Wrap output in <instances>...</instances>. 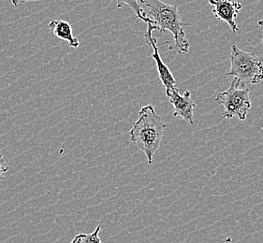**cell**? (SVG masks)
Segmentation results:
<instances>
[{"label": "cell", "mask_w": 263, "mask_h": 243, "mask_svg": "<svg viewBox=\"0 0 263 243\" xmlns=\"http://www.w3.org/2000/svg\"><path fill=\"white\" fill-rule=\"evenodd\" d=\"M143 15L152 20L158 31H170L174 37V43L170 50H175L180 54L187 53L190 44L185 37L183 27H190L189 23L181 21L178 6L171 5L161 0H142Z\"/></svg>", "instance_id": "cell-1"}, {"label": "cell", "mask_w": 263, "mask_h": 243, "mask_svg": "<svg viewBox=\"0 0 263 243\" xmlns=\"http://www.w3.org/2000/svg\"><path fill=\"white\" fill-rule=\"evenodd\" d=\"M167 125L156 113L152 105L142 107L139 111V119L129 131L130 139L147 157L152 164L153 157L161 143Z\"/></svg>", "instance_id": "cell-2"}, {"label": "cell", "mask_w": 263, "mask_h": 243, "mask_svg": "<svg viewBox=\"0 0 263 243\" xmlns=\"http://www.w3.org/2000/svg\"><path fill=\"white\" fill-rule=\"evenodd\" d=\"M231 70L228 76H233L241 84L257 85L263 79V59L255 53L245 52L232 44L230 54Z\"/></svg>", "instance_id": "cell-3"}, {"label": "cell", "mask_w": 263, "mask_h": 243, "mask_svg": "<svg viewBox=\"0 0 263 243\" xmlns=\"http://www.w3.org/2000/svg\"><path fill=\"white\" fill-rule=\"evenodd\" d=\"M249 93L250 90L246 85L241 84L236 78L232 79L230 88L215 97V101L224 108L219 123L224 119H232L233 117L245 121L251 109Z\"/></svg>", "instance_id": "cell-4"}, {"label": "cell", "mask_w": 263, "mask_h": 243, "mask_svg": "<svg viewBox=\"0 0 263 243\" xmlns=\"http://www.w3.org/2000/svg\"><path fill=\"white\" fill-rule=\"evenodd\" d=\"M154 30H158V28L156 26H154L152 24H147V31L144 34L145 37V42L148 45H150L153 48L154 53L152 54V57L157 64V68H158V75H159V79L161 80L162 85L165 87L166 93L174 88H176L177 83L174 79V75L172 74L171 70L168 69V67L164 64L162 58L159 54L158 51V40L157 38L152 36V32Z\"/></svg>", "instance_id": "cell-5"}, {"label": "cell", "mask_w": 263, "mask_h": 243, "mask_svg": "<svg viewBox=\"0 0 263 243\" xmlns=\"http://www.w3.org/2000/svg\"><path fill=\"white\" fill-rule=\"evenodd\" d=\"M166 95L174 107V116L182 117L184 121L190 123V125H193L196 104L191 98V93L190 91H185L184 95H181L179 90L176 87L167 92Z\"/></svg>", "instance_id": "cell-6"}, {"label": "cell", "mask_w": 263, "mask_h": 243, "mask_svg": "<svg viewBox=\"0 0 263 243\" xmlns=\"http://www.w3.org/2000/svg\"><path fill=\"white\" fill-rule=\"evenodd\" d=\"M213 6V14L216 19L226 22L233 33H237L239 28L237 27L236 19L239 11L242 10V5L232 0H208Z\"/></svg>", "instance_id": "cell-7"}, {"label": "cell", "mask_w": 263, "mask_h": 243, "mask_svg": "<svg viewBox=\"0 0 263 243\" xmlns=\"http://www.w3.org/2000/svg\"><path fill=\"white\" fill-rule=\"evenodd\" d=\"M49 28L53 32L55 37L62 39L64 42H67L69 47L74 49L79 47V39L74 37L72 27L68 22L64 20H52L49 24Z\"/></svg>", "instance_id": "cell-8"}, {"label": "cell", "mask_w": 263, "mask_h": 243, "mask_svg": "<svg viewBox=\"0 0 263 243\" xmlns=\"http://www.w3.org/2000/svg\"><path fill=\"white\" fill-rule=\"evenodd\" d=\"M117 7L120 9L124 6H127L132 9V11L136 13V18L141 19L142 21L146 24H153L152 20H150L147 17L143 15V10L142 7V0H116Z\"/></svg>", "instance_id": "cell-9"}, {"label": "cell", "mask_w": 263, "mask_h": 243, "mask_svg": "<svg viewBox=\"0 0 263 243\" xmlns=\"http://www.w3.org/2000/svg\"><path fill=\"white\" fill-rule=\"evenodd\" d=\"M100 231L101 227L99 225L94 232L91 234H79L70 243H101V239L100 238Z\"/></svg>", "instance_id": "cell-10"}, {"label": "cell", "mask_w": 263, "mask_h": 243, "mask_svg": "<svg viewBox=\"0 0 263 243\" xmlns=\"http://www.w3.org/2000/svg\"><path fill=\"white\" fill-rule=\"evenodd\" d=\"M9 170V167L6 163L5 158L2 155V153H0V181L5 179L6 172Z\"/></svg>", "instance_id": "cell-11"}, {"label": "cell", "mask_w": 263, "mask_h": 243, "mask_svg": "<svg viewBox=\"0 0 263 243\" xmlns=\"http://www.w3.org/2000/svg\"><path fill=\"white\" fill-rule=\"evenodd\" d=\"M12 5L14 7H19L21 4H26L28 2H34V1H39V0H11Z\"/></svg>", "instance_id": "cell-12"}, {"label": "cell", "mask_w": 263, "mask_h": 243, "mask_svg": "<svg viewBox=\"0 0 263 243\" xmlns=\"http://www.w3.org/2000/svg\"><path fill=\"white\" fill-rule=\"evenodd\" d=\"M224 243H233L232 242V239L231 238H228L224 240Z\"/></svg>", "instance_id": "cell-13"}, {"label": "cell", "mask_w": 263, "mask_h": 243, "mask_svg": "<svg viewBox=\"0 0 263 243\" xmlns=\"http://www.w3.org/2000/svg\"><path fill=\"white\" fill-rule=\"evenodd\" d=\"M258 25L259 27H263V19L258 22Z\"/></svg>", "instance_id": "cell-14"}, {"label": "cell", "mask_w": 263, "mask_h": 243, "mask_svg": "<svg viewBox=\"0 0 263 243\" xmlns=\"http://www.w3.org/2000/svg\"><path fill=\"white\" fill-rule=\"evenodd\" d=\"M262 44H263V38H262Z\"/></svg>", "instance_id": "cell-15"}]
</instances>
